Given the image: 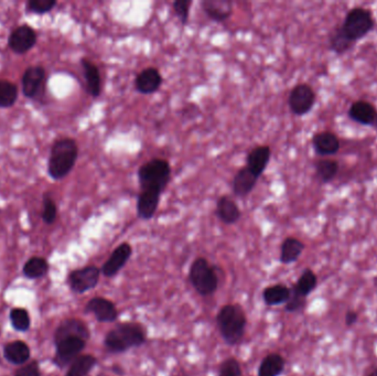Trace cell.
<instances>
[{
  "label": "cell",
  "mask_w": 377,
  "mask_h": 376,
  "mask_svg": "<svg viewBox=\"0 0 377 376\" xmlns=\"http://www.w3.org/2000/svg\"><path fill=\"white\" fill-rule=\"evenodd\" d=\"M289 297H290V288H288L286 285H283V284L269 286L262 293L264 302L269 307L286 304L288 302Z\"/></svg>",
  "instance_id": "28"
},
{
  "label": "cell",
  "mask_w": 377,
  "mask_h": 376,
  "mask_svg": "<svg viewBox=\"0 0 377 376\" xmlns=\"http://www.w3.org/2000/svg\"><path fill=\"white\" fill-rule=\"evenodd\" d=\"M330 47H331L332 51H335V54H342L353 47V42L349 40L348 38L345 37V35H343L341 30L337 28L335 33L331 35Z\"/></svg>",
  "instance_id": "36"
},
{
  "label": "cell",
  "mask_w": 377,
  "mask_h": 376,
  "mask_svg": "<svg viewBox=\"0 0 377 376\" xmlns=\"http://www.w3.org/2000/svg\"><path fill=\"white\" fill-rule=\"evenodd\" d=\"M81 67L85 79L86 91L93 99H97L102 94V78L99 67L86 58L81 59Z\"/></svg>",
  "instance_id": "19"
},
{
  "label": "cell",
  "mask_w": 377,
  "mask_h": 376,
  "mask_svg": "<svg viewBox=\"0 0 377 376\" xmlns=\"http://www.w3.org/2000/svg\"><path fill=\"white\" fill-rule=\"evenodd\" d=\"M78 336L83 338L86 341H89L91 338L89 327L86 323L78 318H69L65 320L61 321L59 326L56 327L53 334V341L62 339L65 336Z\"/></svg>",
  "instance_id": "17"
},
{
  "label": "cell",
  "mask_w": 377,
  "mask_h": 376,
  "mask_svg": "<svg viewBox=\"0 0 377 376\" xmlns=\"http://www.w3.org/2000/svg\"><path fill=\"white\" fill-rule=\"evenodd\" d=\"M18 88L7 80H0V108H9L16 104L18 99Z\"/></svg>",
  "instance_id": "30"
},
{
  "label": "cell",
  "mask_w": 377,
  "mask_h": 376,
  "mask_svg": "<svg viewBox=\"0 0 377 376\" xmlns=\"http://www.w3.org/2000/svg\"><path fill=\"white\" fill-rule=\"evenodd\" d=\"M305 304H307V297L301 296L296 289L292 287L290 289V297H289L288 302H286L287 312H298L305 309Z\"/></svg>",
  "instance_id": "38"
},
{
  "label": "cell",
  "mask_w": 377,
  "mask_h": 376,
  "mask_svg": "<svg viewBox=\"0 0 377 376\" xmlns=\"http://www.w3.org/2000/svg\"><path fill=\"white\" fill-rule=\"evenodd\" d=\"M50 270V265L44 257L33 256L24 263L22 272L28 279H40Z\"/></svg>",
  "instance_id": "26"
},
{
  "label": "cell",
  "mask_w": 377,
  "mask_h": 376,
  "mask_svg": "<svg viewBox=\"0 0 377 376\" xmlns=\"http://www.w3.org/2000/svg\"><path fill=\"white\" fill-rule=\"evenodd\" d=\"M14 376H42V373H41L39 362L37 360H33L17 368Z\"/></svg>",
  "instance_id": "40"
},
{
  "label": "cell",
  "mask_w": 377,
  "mask_h": 376,
  "mask_svg": "<svg viewBox=\"0 0 377 376\" xmlns=\"http://www.w3.org/2000/svg\"><path fill=\"white\" fill-rule=\"evenodd\" d=\"M258 178L245 165L234 176L232 182L234 195L237 197H246L254 190Z\"/></svg>",
  "instance_id": "22"
},
{
  "label": "cell",
  "mask_w": 377,
  "mask_h": 376,
  "mask_svg": "<svg viewBox=\"0 0 377 376\" xmlns=\"http://www.w3.org/2000/svg\"><path fill=\"white\" fill-rule=\"evenodd\" d=\"M3 358L12 366H22L29 362L31 351L29 345L22 340L8 342L3 347Z\"/></svg>",
  "instance_id": "18"
},
{
  "label": "cell",
  "mask_w": 377,
  "mask_h": 376,
  "mask_svg": "<svg viewBox=\"0 0 377 376\" xmlns=\"http://www.w3.org/2000/svg\"><path fill=\"white\" fill-rule=\"evenodd\" d=\"M217 376H243L241 364L235 358L228 359L219 366Z\"/></svg>",
  "instance_id": "39"
},
{
  "label": "cell",
  "mask_w": 377,
  "mask_h": 376,
  "mask_svg": "<svg viewBox=\"0 0 377 376\" xmlns=\"http://www.w3.org/2000/svg\"><path fill=\"white\" fill-rule=\"evenodd\" d=\"M162 193L151 190H144L137 197V215L144 221H149L158 210Z\"/></svg>",
  "instance_id": "16"
},
{
  "label": "cell",
  "mask_w": 377,
  "mask_h": 376,
  "mask_svg": "<svg viewBox=\"0 0 377 376\" xmlns=\"http://www.w3.org/2000/svg\"><path fill=\"white\" fill-rule=\"evenodd\" d=\"M349 116L351 120L361 125H373L376 120L377 112L374 105L369 101H358L351 105Z\"/></svg>",
  "instance_id": "24"
},
{
  "label": "cell",
  "mask_w": 377,
  "mask_h": 376,
  "mask_svg": "<svg viewBox=\"0 0 377 376\" xmlns=\"http://www.w3.org/2000/svg\"><path fill=\"white\" fill-rule=\"evenodd\" d=\"M189 280L196 293L203 297L215 294L219 287L217 270L204 257H198L192 263L189 272Z\"/></svg>",
  "instance_id": "5"
},
{
  "label": "cell",
  "mask_w": 377,
  "mask_h": 376,
  "mask_svg": "<svg viewBox=\"0 0 377 376\" xmlns=\"http://www.w3.org/2000/svg\"><path fill=\"white\" fill-rule=\"evenodd\" d=\"M317 276L312 270H307L301 274L297 284L294 286V288L299 293L301 296L308 297L312 293L317 287Z\"/></svg>",
  "instance_id": "32"
},
{
  "label": "cell",
  "mask_w": 377,
  "mask_h": 376,
  "mask_svg": "<svg viewBox=\"0 0 377 376\" xmlns=\"http://www.w3.org/2000/svg\"><path fill=\"white\" fill-rule=\"evenodd\" d=\"M201 8L208 18L219 24L226 22L233 14V3L230 0H203Z\"/></svg>",
  "instance_id": "15"
},
{
  "label": "cell",
  "mask_w": 377,
  "mask_h": 376,
  "mask_svg": "<svg viewBox=\"0 0 377 376\" xmlns=\"http://www.w3.org/2000/svg\"><path fill=\"white\" fill-rule=\"evenodd\" d=\"M97 364V359L92 354H81L67 368L65 376H87Z\"/></svg>",
  "instance_id": "29"
},
{
  "label": "cell",
  "mask_w": 377,
  "mask_h": 376,
  "mask_svg": "<svg viewBox=\"0 0 377 376\" xmlns=\"http://www.w3.org/2000/svg\"><path fill=\"white\" fill-rule=\"evenodd\" d=\"M147 341V332L140 323H118L105 336L104 345L110 353H124L142 347Z\"/></svg>",
  "instance_id": "2"
},
{
  "label": "cell",
  "mask_w": 377,
  "mask_h": 376,
  "mask_svg": "<svg viewBox=\"0 0 377 376\" xmlns=\"http://www.w3.org/2000/svg\"><path fill=\"white\" fill-rule=\"evenodd\" d=\"M140 189L162 193L171 180V165L166 159L153 158L137 171Z\"/></svg>",
  "instance_id": "4"
},
{
  "label": "cell",
  "mask_w": 377,
  "mask_h": 376,
  "mask_svg": "<svg viewBox=\"0 0 377 376\" xmlns=\"http://www.w3.org/2000/svg\"><path fill=\"white\" fill-rule=\"evenodd\" d=\"M11 326L18 332H27L31 327L29 311L24 308H12L9 312Z\"/></svg>",
  "instance_id": "31"
},
{
  "label": "cell",
  "mask_w": 377,
  "mask_h": 376,
  "mask_svg": "<svg viewBox=\"0 0 377 376\" xmlns=\"http://www.w3.org/2000/svg\"><path fill=\"white\" fill-rule=\"evenodd\" d=\"M200 114V108L198 105L189 104L187 106L183 107L181 111V117H185L187 120H191L198 117Z\"/></svg>",
  "instance_id": "41"
},
{
  "label": "cell",
  "mask_w": 377,
  "mask_h": 376,
  "mask_svg": "<svg viewBox=\"0 0 377 376\" xmlns=\"http://www.w3.org/2000/svg\"><path fill=\"white\" fill-rule=\"evenodd\" d=\"M101 272V268L94 265L82 267L69 274L67 284L74 294H85L97 287Z\"/></svg>",
  "instance_id": "8"
},
{
  "label": "cell",
  "mask_w": 377,
  "mask_h": 376,
  "mask_svg": "<svg viewBox=\"0 0 377 376\" xmlns=\"http://www.w3.org/2000/svg\"><path fill=\"white\" fill-rule=\"evenodd\" d=\"M358 318H359V316H358L355 311H349L345 315V323H346V326L351 327L355 325Z\"/></svg>",
  "instance_id": "42"
},
{
  "label": "cell",
  "mask_w": 377,
  "mask_h": 376,
  "mask_svg": "<svg viewBox=\"0 0 377 376\" xmlns=\"http://www.w3.org/2000/svg\"><path fill=\"white\" fill-rule=\"evenodd\" d=\"M369 376H377V368H375L374 371L369 374Z\"/></svg>",
  "instance_id": "43"
},
{
  "label": "cell",
  "mask_w": 377,
  "mask_h": 376,
  "mask_svg": "<svg viewBox=\"0 0 377 376\" xmlns=\"http://www.w3.org/2000/svg\"><path fill=\"white\" fill-rule=\"evenodd\" d=\"M217 325L225 343L236 345L242 341L245 334L246 315L240 304H225L217 313Z\"/></svg>",
  "instance_id": "3"
},
{
  "label": "cell",
  "mask_w": 377,
  "mask_h": 376,
  "mask_svg": "<svg viewBox=\"0 0 377 376\" xmlns=\"http://www.w3.org/2000/svg\"><path fill=\"white\" fill-rule=\"evenodd\" d=\"M375 124H376V127H377V117H376V120H375Z\"/></svg>",
  "instance_id": "44"
},
{
  "label": "cell",
  "mask_w": 377,
  "mask_h": 376,
  "mask_svg": "<svg viewBox=\"0 0 377 376\" xmlns=\"http://www.w3.org/2000/svg\"><path fill=\"white\" fill-rule=\"evenodd\" d=\"M41 218H42V221L48 225L53 224L58 218V206H56V201L48 193H44L42 197Z\"/></svg>",
  "instance_id": "35"
},
{
  "label": "cell",
  "mask_w": 377,
  "mask_h": 376,
  "mask_svg": "<svg viewBox=\"0 0 377 376\" xmlns=\"http://www.w3.org/2000/svg\"><path fill=\"white\" fill-rule=\"evenodd\" d=\"M53 343L56 347V353L52 359V363L56 368L63 370V368H69L73 361L80 357L81 353L85 349L87 341L81 336H69L56 340Z\"/></svg>",
  "instance_id": "7"
},
{
  "label": "cell",
  "mask_w": 377,
  "mask_h": 376,
  "mask_svg": "<svg viewBox=\"0 0 377 376\" xmlns=\"http://www.w3.org/2000/svg\"><path fill=\"white\" fill-rule=\"evenodd\" d=\"M271 158L269 146H257L249 152L246 158V167L260 179L265 172Z\"/></svg>",
  "instance_id": "20"
},
{
  "label": "cell",
  "mask_w": 377,
  "mask_h": 376,
  "mask_svg": "<svg viewBox=\"0 0 377 376\" xmlns=\"http://www.w3.org/2000/svg\"><path fill=\"white\" fill-rule=\"evenodd\" d=\"M215 214L219 221H222L223 223L228 225L235 224L236 222L240 221L242 216V212L238 208L237 203L228 195H222L217 200Z\"/></svg>",
  "instance_id": "21"
},
{
  "label": "cell",
  "mask_w": 377,
  "mask_h": 376,
  "mask_svg": "<svg viewBox=\"0 0 377 376\" xmlns=\"http://www.w3.org/2000/svg\"><path fill=\"white\" fill-rule=\"evenodd\" d=\"M374 28V19L372 13L362 7H355L349 11L345 17L344 22L339 29L343 35L352 42L365 37Z\"/></svg>",
  "instance_id": "6"
},
{
  "label": "cell",
  "mask_w": 377,
  "mask_h": 376,
  "mask_svg": "<svg viewBox=\"0 0 377 376\" xmlns=\"http://www.w3.org/2000/svg\"><path fill=\"white\" fill-rule=\"evenodd\" d=\"M316 103V93L308 84H298L289 94L288 104L292 114L303 116L312 110Z\"/></svg>",
  "instance_id": "11"
},
{
  "label": "cell",
  "mask_w": 377,
  "mask_h": 376,
  "mask_svg": "<svg viewBox=\"0 0 377 376\" xmlns=\"http://www.w3.org/2000/svg\"><path fill=\"white\" fill-rule=\"evenodd\" d=\"M37 42V33L29 24H20L11 31L8 47L14 54L22 56L33 50Z\"/></svg>",
  "instance_id": "10"
},
{
  "label": "cell",
  "mask_w": 377,
  "mask_h": 376,
  "mask_svg": "<svg viewBox=\"0 0 377 376\" xmlns=\"http://www.w3.org/2000/svg\"><path fill=\"white\" fill-rule=\"evenodd\" d=\"M86 313H92L99 322H115L119 316L115 304L103 297L92 298L85 306Z\"/></svg>",
  "instance_id": "12"
},
{
  "label": "cell",
  "mask_w": 377,
  "mask_h": 376,
  "mask_svg": "<svg viewBox=\"0 0 377 376\" xmlns=\"http://www.w3.org/2000/svg\"><path fill=\"white\" fill-rule=\"evenodd\" d=\"M317 174L324 183L332 181L337 177L339 171V165L337 161H330V159H324L317 163Z\"/></svg>",
  "instance_id": "33"
},
{
  "label": "cell",
  "mask_w": 377,
  "mask_h": 376,
  "mask_svg": "<svg viewBox=\"0 0 377 376\" xmlns=\"http://www.w3.org/2000/svg\"><path fill=\"white\" fill-rule=\"evenodd\" d=\"M303 250L305 244L301 240L296 238H287L281 244L280 262L286 265L297 262Z\"/></svg>",
  "instance_id": "25"
},
{
  "label": "cell",
  "mask_w": 377,
  "mask_h": 376,
  "mask_svg": "<svg viewBox=\"0 0 377 376\" xmlns=\"http://www.w3.org/2000/svg\"><path fill=\"white\" fill-rule=\"evenodd\" d=\"M192 3V0H176L172 3L174 14L178 17L182 24H187L189 22Z\"/></svg>",
  "instance_id": "37"
},
{
  "label": "cell",
  "mask_w": 377,
  "mask_h": 376,
  "mask_svg": "<svg viewBox=\"0 0 377 376\" xmlns=\"http://www.w3.org/2000/svg\"><path fill=\"white\" fill-rule=\"evenodd\" d=\"M47 73L41 65H33L24 70L22 74V93L24 97L35 99L46 91Z\"/></svg>",
  "instance_id": "9"
},
{
  "label": "cell",
  "mask_w": 377,
  "mask_h": 376,
  "mask_svg": "<svg viewBox=\"0 0 377 376\" xmlns=\"http://www.w3.org/2000/svg\"><path fill=\"white\" fill-rule=\"evenodd\" d=\"M285 368V359L278 353H270L262 359L258 376H279Z\"/></svg>",
  "instance_id": "27"
},
{
  "label": "cell",
  "mask_w": 377,
  "mask_h": 376,
  "mask_svg": "<svg viewBox=\"0 0 377 376\" xmlns=\"http://www.w3.org/2000/svg\"><path fill=\"white\" fill-rule=\"evenodd\" d=\"M312 146L318 155H335L340 149V140L331 131H321L313 136Z\"/></svg>",
  "instance_id": "23"
},
{
  "label": "cell",
  "mask_w": 377,
  "mask_h": 376,
  "mask_svg": "<svg viewBox=\"0 0 377 376\" xmlns=\"http://www.w3.org/2000/svg\"><path fill=\"white\" fill-rule=\"evenodd\" d=\"M78 146L70 137L56 139L52 145L48 159V174L54 181L65 179L78 161Z\"/></svg>",
  "instance_id": "1"
},
{
  "label": "cell",
  "mask_w": 377,
  "mask_h": 376,
  "mask_svg": "<svg viewBox=\"0 0 377 376\" xmlns=\"http://www.w3.org/2000/svg\"><path fill=\"white\" fill-rule=\"evenodd\" d=\"M56 6H58L56 0H29L26 3V13L42 16L51 13Z\"/></svg>",
  "instance_id": "34"
},
{
  "label": "cell",
  "mask_w": 377,
  "mask_h": 376,
  "mask_svg": "<svg viewBox=\"0 0 377 376\" xmlns=\"http://www.w3.org/2000/svg\"><path fill=\"white\" fill-rule=\"evenodd\" d=\"M163 79L158 69L146 67L135 79V88L138 93L150 95L160 88Z\"/></svg>",
  "instance_id": "14"
},
{
  "label": "cell",
  "mask_w": 377,
  "mask_h": 376,
  "mask_svg": "<svg viewBox=\"0 0 377 376\" xmlns=\"http://www.w3.org/2000/svg\"><path fill=\"white\" fill-rule=\"evenodd\" d=\"M133 254V247L129 243H122L112 251L108 261L104 263L101 272L105 277L112 278L117 275L123 270V267L128 263Z\"/></svg>",
  "instance_id": "13"
}]
</instances>
